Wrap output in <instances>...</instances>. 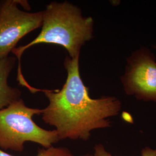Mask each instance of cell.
I'll use <instances>...</instances> for the list:
<instances>
[{
  "instance_id": "cell-1",
  "label": "cell",
  "mask_w": 156,
  "mask_h": 156,
  "mask_svg": "<svg viewBox=\"0 0 156 156\" xmlns=\"http://www.w3.org/2000/svg\"><path fill=\"white\" fill-rule=\"evenodd\" d=\"M79 57L66 58L64 66L67 73L60 90H41L49 100L43 109L42 120L55 127L60 140H87L93 131L111 127L110 117L117 116L122 102L114 96L90 97L79 71Z\"/></svg>"
},
{
  "instance_id": "cell-2",
  "label": "cell",
  "mask_w": 156,
  "mask_h": 156,
  "mask_svg": "<svg viewBox=\"0 0 156 156\" xmlns=\"http://www.w3.org/2000/svg\"><path fill=\"white\" fill-rule=\"evenodd\" d=\"M41 27L35 39L12 51L19 60L18 77L23 76L20 57L30 47L41 44L59 45L74 58L80 56L82 46L93 38V19L83 16L78 6L68 1L51 2L46 6Z\"/></svg>"
},
{
  "instance_id": "cell-3",
  "label": "cell",
  "mask_w": 156,
  "mask_h": 156,
  "mask_svg": "<svg viewBox=\"0 0 156 156\" xmlns=\"http://www.w3.org/2000/svg\"><path fill=\"white\" fill-rule=\"evenodd\" d=\"M42 112L26 106L22 98L0 110V149L22 152L27 142L47 149L60 141L55 129H45L34 122V116Z\"/></svg>"
},
{
  "instance_id": "cell-4",
  "label": "cell",
  "mask_w": 156,
  "mask_h": 156,
  "mask_svg": "<svg viewBox=\"0 0 156 156\" xmlns=\"http://www.w3.org/2000/svg\"><path fill=\"white\" fill-rule=\"evenodd\" d=\"M120 80L127 95L156 102V57L149 49L140 47L128 56Z\"/></svg>"
},
{
  "instance_id": "cell-5",
  "label": "cell",
  "mask_w": 156,
  "mask_h": 156,
  "mask_svg": "<svg viewBox=\"0 0 156 156\" xmlns=\"http://www.w3.org/2000/svg\"><path fill=\"white\" fill-rule=\"evenodd\" d=\"M19 5L20 1H0V59L7 57L24 36L42 26L43 11H24Z\"/></svg>"
},
{
  "instance_id": "cell-6",
  "label": "cell",
  "mask_w": 156,
  "mask_h": 156,
  "mask_svg": "<svg viewBox=\"0 0 156 156\" xmlns=\"http://www.w3.org/2000/svg\"><path fill=\"white\" fill-rule=\"evenodd\" d=\"M16 59V57L8 56L0 59V110L21 98L20 90L10 86L8 83L9 75L15 66Z\"/></svg>"
},
{
  "instance_id": "cell-7",
  "label": "cell",
  "mask_w": 156,
  "mask_h": 156,
  "mask_svg": "<svg viewBox=\"0 0 156 156\" xmlns=\"http://www.w3.org/2000/svg\"><path fill=\"white\" fill-rule=\"evenodd\" d=\"M0 156H13L0 149ZM37 156H73V153L66 147H55L39 149Z\"/></svg>"
},
{
  "instance_id": "cell-8",
  "label": "cell",
  "mask_w": 156,
  "mask_h": 156,
  "mask_svg": "<svg viewBox=\"0 0 156 156\" xmlns=\"http://www.w3.org/2000/svg\"><path fill=\"white\" fill-rule=\"evenodd\" d=\"M94 156H113L106 151L105 146L101 144L95 145L94 147ZM142 156H156V149L150 147H145L141 151Z\"/></svg>"
},
{
  "instance_id": "cell-9",
  "label": "cell",
  "mask_w": 156,
  "mask_h": 156,
  "mask_svg": "<svg viewBox=\"0 0 156 156\" xmlns=\"http://www.w3.org/2000/svg\"><path fill=\"white\" fill-rule=\"evenodd\" d=\"M94 156V155H93V154H90L87 153V154H83V155H81V156Z\"/></svg>"
},
{
  "instance_id": "cell-10",
  "label": "cell",
  "mask_w": 156,
  "mask_h": 156,
  "mask_svg": "<svg viewBox=\"0 0 156 156\" xmlns=\"http://www.w3.org/2000/svg\"><path fill=\"white\" fill-rule=\"evenodd\" d=\"M153 47H154V49L156 50V45H154V46H153Z\"/></svg>"
}]
</instances>
